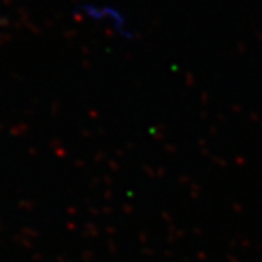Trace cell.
Listing matches in <instances>:
<instances>
[{
	"label": "cell",
	"instance_id": "6da1fadb",
	"mask_svg": "<svg viewBox=\"0 0 262 262\" xmlns=\"http://www.w3.org/2000/svg\"><path fill=\"white\" fill-rule=\"evenodd\" d=\"M81 21L98 26L123 41H129L136 36V29L126 11L117 4L106 0H81L73 8Z\"/></svg>",
	"mask_w": 262,
	"mask_h": 262
}]
</instances>
